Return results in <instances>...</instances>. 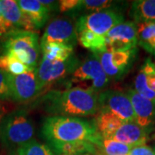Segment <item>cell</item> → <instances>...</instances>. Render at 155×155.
<instances>
[{"label": "cell", "mask_w": 155, "mask_h": 155, "mask_svg": "<svg viewBox=\"0 0 155 155\" xmlns=\"http://www.w3.org/2000/svg\"><path fill=\"white\" fill-rule=\"evenodd\" d=\"M54 154L58 155H84L96 153L97 147L88 141H78L69 143L49 144Z\"/></svg>", "instance_id": "19"}, {"label": "cell", "mask_w": 155, "mask_h": 155, "mask_svg": "<svg viewBox=\"0 0 155 155\" xmlns=\"http://www.w3.org/2000/svg\"><path fill=\"white\" fill-rule=\"evenodd\" d=\"M17 155H55L48 145L31 140L17 147Z\"/></svg>", "instance_id": "25"}, {"label": "cell", "mask_w": 155, "mask_h": 155, "mask_svg": "<svg viewBox=\"0 0 155 155\" xmlns=\"http://www.w3.org/2000/svg\"><path fill=\"white\" fill-rule=\"evenodd\" d=\"M78 40L84 48L93 54H99L106 51L104 36L99 35L89 30H84L78 34Z\"/></svg>", "instance_id": "21"}, {"label": "cell", "mask_w": 155, "mask_h": 155, "mask_svg": "<svg viewBox=\"0 0 155 155\" xmlns=\"http://www.w3.org/2000/svg\"><path fill=\"white\" fill-rule=\"evenodd\" d=\"M84 155H90V154H84Z\"/></svg>", "instance_id": "34"}, {"label": "cell", "mask_w": 155, "mask_h": 155, "mask_svg": "<svg viewBox=\"0 0 155 155\" xmlns=\"http://www.w3.org/2000/svg\"><path fill=\"white\" fill-rule=\"evenodd\" d=\"M41 131L48 145L88 141L98 147L103 139L97 133L94 122L79 117L61 116L46 117Z\"/></svg>", "instance_id": "2"}, {"label": "cell", "mask_w": 155, "mask_h": 155, "mask_svg": "<svg viewBox=\"0 0 155 155\" xmlns=\"http://www.w3.org/2000/svg\"><path fill=\"white\" fill-rule=\"evenodd\" d=\"M5 107L3 106V104H0V122H1V120L3 119V117L5 116Z\"/></svg>", "instance_id": "32"}, {"label": "cell", "mask_w": 155, "mask_h": 155, "mask_svg": "<svg viewBox=\"0 0 155 155\" xmlns=\"http://www.w3.org/2000/svg\"><path fill=\"white\" fill-rule=\"evenodd\" d=\"M106 51H118L135 48L138 44L137 24L128 21L112 28L104 35Z\"/></svg>", "instance_id": "10"}, {"label": "cell", "mask_w": 155, "mask_h": 155, "mask_svg": "<svg viewBox=\"0 0 155 155\" xmlns=\"http://www.w3.org/2000/svg\"><path fill=\"white\" fill-rule=\"evenodd\" d=\"M12 32H13V30L11 29L10 25L5 20V18L1 13V11H0V39L6 38Z\"/></svg>", "instance_id": "30"}, {"label": "cell", "mask_w": 155, "mask_h": 155, "mask_svg": "<svg viewBox=\"0 0 155 155\" xmlns=\"http://www.w3.org/2000/svg\"><path fill=\"white\" fill-rule=\"evenodd\" d=\"M79 64L80 61L74 54L64 61H50L42 58L35 69L40 91H41L45 87L72 74Z\"/></svg>", "instance_id": "7"}, {"label": "cell", "mask_w": 155, "mask_h": 155, "mask_svg": "<svg viewBox=\"0 0 155 155\" xmlns=\"http://www.w3.org/2000/svg\"><path fill=\"white\" fill-rule=\"evenodd\" d=\"M9 73L0 70V101L11 99Z\"/></svg>", "instance_id": "27"}, {"label": "cell", "mask_w": 155, "mask_h": 155, "mask_svg": "<svg viewBox=\"0 0 155 155\" xmlns=\"http://www.w3.org/2000/svg\"><path fill=\"white\" fill-rule=\"evenodd\" d=\"M131 147L111 138H103L97 149L103 155H128Z\"/></svg>", "instance_id": "24"}, {"label": "cell", "mask_w": 155, "mask_h": 155, "mask_svg": "<svg viewBox=\"0 0 155 155\" xmlns=\"http://www.w3.org/2000/svg\"><path fill=\"white\" fill-rule=\"evenodd\" d=\"M93 122L97 133L102 138H111L116 130L124 123L119 117L106 111H97Z\"/></svg>", "instance_id": "18"}, {"label": "cell", "mask_w": 155, "mask_h": 155, "mask_svg": "<svg viewBox=\"0 0 155 155\" xmlns=\"http://www.w3.org/2000/svg\"><path fill=\"white\" fill-rule=\"evenodd\" d=\"M77 41L78 35L72 22L67 18H56L48 25L40 44L57 42L74 48Z\"/></svg>", "instance_id": "12"}, {"label": "cell", "mask_w": 155, "mask_h": 155, "mask_svg": "<svg viewBox=\"0 0 155 155\" xmlns=\"http://www.w3.org/2000/svg\"><path fill=\"white\" fill-rule=\"evenodd\" d=\"M40 3L46 7L48 11H59V1H51V0H40Z\"/></svg>", "instance_id": "31"}, {"label": "cell", "mask_w": 155, "mask_h": 155, "mask_svg": "<svg viewBox=\"0 0 155 155\" xmlns=\"http://www.w3.org/2000/svg\"><path fill=\"white\" fill-rule=\"evenodd\" d=\"M123 22L124 15L120 9H110L80 16L75 23V30L77 35L89 30L104 36L111 28Z\"/></svg>", "instance_id": "6"}, {"label": "cell", "mask_w": 155, "mask_h": 155, "mask_svg": "<svg viewBox=\"0 0 155 155\" xmlns=\"http://www.w3.org/2000/svg\"><path fill=\"white\" fill-rule=\"evenodd\" d=\"M118 5H121V2L110 0H83L81 1V5L78 9V13L83 11L92 13L110 9H118Z\"/></svg>", "instance_id": "26"}, {"label": "cell", "mask_w": 155, "mask_h": 155, "mask_svg": "<svg viewBox=\"0 0 155 155\" xmlns=\"http://www.w3.org/2000/svg\"><path fill=\"white\" fill-rule=\"evenodd\" d=\"M150 54H153V55L155 57V47L153 48V49H152V51L150 52Z\"/></svg>", "instance_id": "33"}, {"label": "cell", "mask_w": 155, "mask_h": 155, "mask_svg": "<svg viewBox=\"0 0 155 155\" xmlns=\"http://www.w3.org/2000/svg\"><path fill=\"white\" fill-rule=\"evenodd\" d=\"M137 32L139 45L150 53L155 47V23H139Z\"/></svg>", "instance_id": "23"}, {"label": "cell", "mask_w": 155, "mask_h": 155, "mask_svg": "<svg viewBox=\"0 0 155 155\" xmlns=\"http://www.w3.org/2000/svg\"><path fill=\"white\" fill-rule=\"evenodd\" d=\"M43 110L54 116H89L98 111L97 93L82 87L51 91L40 101Z\"/></svg>", "instance_id": "1"}, {"label": "cell", "mask_w": 155, "mask_h": 155, "mask_svg": "<svg viewBox=\"0 0 155 155\" xmlns=\"http://www.w3.org/2000/svg\"><path fill=\"white\" fill-rule=\"evenodd\" d=\"M40 45L43 54L42 58L47 60L64 61L73 55L74 48L68 45L57 42L41 43Z\"/></svg>", "instance_id": "20"}, {"label": "cell", "mask_w": 155, "mask_h": 155, "mask_svg": "<svg viewBox=\"0 0 155 155\" xmlns=\"http://www.w3.org/2000/svg\"><path fill=\"white\" fill-rule=\"evenodd\" d=\"M35 125L25 110L5 114L0 122V142L7 147H20L33 140Z\"/></svg>", "instance_id": "3"}, {"label": "cell", "mask_w": 155, "mask_h": 155, "mask_svg": "<svg viewBox=\"0 0 155 155\" xmlns=\"http://www.w3.org/2000/svg\"><path fill=\"white\" fill-rule=\"evenodd\" d=\"M110 80L101 66L99 60L93 54L79 64L72 74L70 82L85 86L84 89L95 93H100L109 84Z\"/></svg>", "instance_id": "5"}, {"label": "cell", "mask_w": 155, "mask_h": 155, "mask_svg": "<svg viewBox=\"0 0 155 155\" xmlns=\"http://www.w3.org/2000/svg\"><path fill=\"white\" fill-rule=\"evenodd\" d=\"M0 11L13 32H35L33 22L22 12L16 0H0Z\"/></svg>", "instance_id": "14"}, {"label": "cell", "mask_w": 155, "mask_h": 155, "mask_svg": "<svg viewBox=\"0 0 155 155\" xmlns=\"http://www.w3.org/2000/svg\"><path fill=\"white\" fill-rule=\"evenodd\" d=\"M133 106L135 122L143 127H155V103L138 94L134 89L127 91Z\"/></svg>", "instance_id": "15"}, {"label": "cell", "mask_w": 155, "mask_h": 155, "mask_svg": "<svg viewBox=\"0 0 155 155\" xmlns=\"http://www.w3.org/2000/svg\"><path fill=\"white\" fill-rule=\"evenodd\" d=\"M154 130L155 127H140L135 122H124L111 139L133 147L146 144Z\"/></svg>", "instance_id": "13"}, {"label": "cell", "mask_w": 155, "mask_h": 155, "mask_svg": "<svg viewBox=\"0 0 155 155\" xmlns=\"http://www.w3.org/2000/svg\"><path fill=\"white\" fill-rule=\"evenodd\" d=\"M0 70L11 75H19L28 71H32L16 56L5 53L0 55Z\"/></svg>", "instance_id": "22"}, {"label": "cell", "mask_w": 155, "mask_h": 155, "mask_svg": "<svg viewBox=\"0 0 155 155\" xmlns=\"http://www.w3.org/2000/svg\"><path fill=\"white\" fill-rule=\"evenodd\" d=\"M128 155H155V147L146 144L133 147Z\"/></svg>", "instance_id": "29"}, {"label": "cell", "mask_w": 155, "mask_h": 155, "mask_svg": "<svg viewBox=\"0 0 155 155\" xmlns=\"http://www.w3.org/2000/svg\"><path fill=\"white\" fill-rule=\"evenodd\" d=\"M38 40L36 32H12L6 37L5 53L16 56L30 70H35L40 54Z\"/></svg>", "instance_id": "4"}, {"label": "cell", "mask_w": 155, "mask_h": 155, "mask_svg": "<svg viewBox=\"0 0 155 155\" xmlns=\"http://www.w3.org/2000/svg\"><path fill=\"white\" fill-rule=\"evenodd\" d=\"M129 17L139 23H155V0L133 1L129 10Z\"/></svg>", "instance_id": "17"}, {"label": "cell", "mask_w": 155, "mask_h": 155, "mask_svg": "<svg viewBox=\"0 0 155 155\" xmlns=\"http://www.w3.org/2000/svg\"><path fill=\"white\" fill-rule=\"evenodd\" d=\"M98 111L114 114L124 122H135L133 106L127 92L107 90L97 94Z\"/></svg>", "instance_id": "9"}, {"label": "cell", "mask_w": 155, "mask_h": 155, "mask_svg": "<svg viewBox=\"0 0 155 155\" xmlns=\"http://www.w3.org/2000/svg\"><path fill=\"white\" fill-rule=\"evenodd\" d=\"M81 5V0H61L59 1V11L66 13H78Z\"/></svg>", "instance_id": "28"}, {"label": "cell", "mask_w": 155, "mask_h": 155, "mask_svg": "<svg viewBox=\"0 0 155 155\" xmlns=\"http://www.w3.org/2000/svg\"><path fill=\"white\" fill-rule=\"evenodd\" d=\"M17 5L33 22L36 29L42 28L49 18L50 11L38 0H18Z\"/></svg>", "instance_id": "16"}, {"label": "cell", "mask_w": 155, "mask_h": 155, "mask_svg": "<svg viewBox=\"0 0 155 155\" xmlns=\"http://www.w3.org/2000/svg\"><path fill=\"white\" fill-rule=\"evenodd\" d=\"M99 60L106 75L110 79L120 80L130 70L135 61L137 49L105 51L94 54Z\"/></svg>", "instance_id": "8"}, {"label": "cell", "mask_w": 155, "mask_h": 155, "mask_svg": "<svg viewBox=\"0 0 155 155\" xmlns=\"http://www.w3.org/2000/svg\"><path fill=\"white\" fill-rule=\"evenodd\" d=\"M11 99L17 103H27L35 99L41 92L35 70L19 75H9Z\"/></svg>", "instance_id": "11"}]
</instances>
